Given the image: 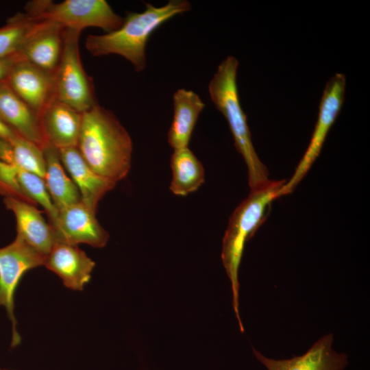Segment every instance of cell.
<instances>
[{"instance_id": "cell-1", "label": "cell", "mask_w": 370, "mask_h": 370, "mask_svg": "<svg viewBox=\"0 0 370 370\" xmlns=\"http://www.w3.org/2000/svg\"><path fill=\"white\" fill-rule=\"evenodd\" d=\"M77 148L90 168L117 183L131 168L132 138L114 114L99 104L82 114Z\"/></svg>"}, {"instance_id": "cell-2", "label": "cell", "mask_w": 370, "mask_h": 370, "mask_svg": "<svg viewBox=\"0 0 370 370\" xmlns=\"http://www.w3.org/2000/svg\"><path fill=\"white\" fill-rule=\"evenodd\" d=\"M186 0H171L156 7L145 3L142 12H128L117 29L101 35H88L85 46L95 57L116 54L122 56L140 72L146 66L145 48L152 33L170 18L190 10Z\"/></svg>"}, {"instance_id": "cell-3", "label": "cell", "mask_w": 370, "mask_h": 370, "mask_svg": "<svg viewBox=\"0 0 370 370\" xmlns=\"http://www.w3.org/2000/svg\"><path fill=\"white\" fill-rule=\"evenodd\" d=\"M286 180H270L251 190L232 214L223 238L221 259L231 282L232 305L241 331H244L238 310V269L245 245L263 223L273 201L280 197V190Z\"/></svg>"}, {"instance_id": "cell-4", "label": "cell", "mask_w": 370, "mask_h": 370, "mask_svg": "<svg viewBox=\"0 0 370 370\" xmlns=\"http://www.w3.org/2000/svg\"><path fill=\"white\" fill-rule=\"evenodd\" d=\"M238 60L232 56L224 59L208 85L210 97L226 119L234 138L235 147L242 155L247 168L251 190L271 180L267 166L260 160L252 143L247 116L240 104L236 82Z\"/></svg>"}, {"instance_id": "cell-5", "label": "cell", "mask_w": 370, "mask_h": 370, "mask_svg": "<svg viewBox=\"0 0 370 370\" xmlns=\"http://www.w3.org/2000/svg\"><path fill=\"white\" fill-rule=\"evenodd\" d=\"M25 10L38 21L80 32L95 27L108 33L119 29L123 23V18L105 0H66L58 3L32 1L27 3Z\"/></svg>"}, {"instance_id": "cell-6", "label": "cell", "mask_w": 370, "mask_h": 370, "mask_svg": "<svg viewBox=\"0 0 370 370\" xmlns=\"http://www.w3.org/2000/svg\"><path fill=\"white\" fill-rule=\"evenodd\" d=\"M81 32L64 29L63 47L54 72V95L80 113L97 105L92 79L84 69L79 53Z\"/></svg>"}, {"instance_id": "cell-7", "label": "cell", "mask_w": 370, "mask_h": 370, "mask_svg": "<svg viewBox=\"0 0 370 370\" xmlns=\"http://www.w3.org/2000/svg\"><path fill=\"white\" fill-rule=\"evenodd\" d=\"M45 258L18 234L11 243L0 248V307L5 308L12 323V347L21 341L14 314L16 291L23 275L44 265Z\"/></svg>"}, {"instance_id": "cell-8", "label": "cell", "mask_w": 370, "mask_h": 370, "mask_svg": "<svg viewBox=\"0 0 370 370\" xmlns=\"http://www.w3.org/2000/svg\"><path fill=\"white\" fill-rule=\"evenodd\" d=\"M346 79L343 73H336L327 82L319 104L318 118L308 147L295 172L280 190V196L293 191L319 156L325 140L342 108Z\"/></svg>"}, {"instance_id": "cell-9", "label": "cell", "mask_w": 370, "mask_h": 370, "mask_svg": "<svg viewBox=\"0 0 370 370\" xmlns=\"http://www.w3.org/2000/svg\"><path fill=\"white\" fill-rule=\"evenodd\" d=\"M54 230L56 241L77 245L81 243L101 248L109 240V233L101 226L96 212L82 201L58 210Z\"/></svg>"}, {"instance_id": "cell-10", "label": "cell", "mask_w": 370, "mask_h": 370, "mask_svg": "<svg viewBox=\"0 0 370 370\" xmlns=\"http://www.w3.org/2000/svg\"><path fill=\"white\" fill-rule=\"evenodd\" d=\"M8 84L39 116L55 97L54 73L21 59L13 67Z\"/></svg>"}, {"instance_id": "cell-11", "label": "cell", "mask_w": 370, "mask_h": 370, "mask_svg": "<svg viewBox=\"0 0 370 370\" xmlns=\"http://www.w3.org/2000/svg\"><path fill=\"white\" fill-rule=\"evenodd\" d=\"M333 335L328 334L317 340L304 354L289 359L267 358L253 348L256 358L268 370H344L347 356L332 348Z\"/></svg>"}, {"instance_id": "cell-12", "label": "cell", "mask_w": 370, "mask_h": 370, "mask_svg": "<svg viewBox=\"0 0 370 370\" xmlns=\"http://www.w3.org/2000/svg\"><path fill=\"white\" fill-rule=\"evenodd\" d=\"M44 265L56 273L66 288L81 291L91 279L95 262L77 245L56 241Z\"/></svg>"}, {"instance_id": "cell-13", "label": "cell", "mask_w": 370, "mask_h": 370, "mask_svg": "<svg viewBox=\"0 0 370 370\" xmlns=\"http://www.w3.org/2000/svg\"><path fill=\"white\" fill-rule=\"evenodd\" d=\"M40 121L47 143L57 149L77 147L82 113L54 97L40 114Z\"/></svg>"}, {"instance_id": "cell-14", "label": "cell", "mask_w": 370, "mask_h": 370, "mask_svg": "<svg viewBox=\"0 0 370 370\" xmlns=\"http://www.w3.org/2000/svg\"><path fill=\"white\" fill-rule=\"evenodd\" d=\"M58 150L64 169L78 188L81 201L96 212L99 201L115 187L116 183L93 171L83 159L77 147Z\"/></svg>"}, {"instance_id": "cell-15", "label": "cell", "mask_w": 370, "mask_h": 370, "mask_svg": "<svg viewBox=\"0 0 370 370\" xmlns=\"http://www.w3.org/2000/svg\"><path fill=\"white\" fill-rule=\"evenodd\" d=\"M0 119L17 135L41 149L47 144L40 116L13 91L7 81L0 84Z\"/></svg>"}, {"instance_id": "cell-16", "label": "cell", "mask_w": 370, "mask_h": 370, "mask_svg": "<svg viewBox=\"0 0 370 370\" xmlns=\"http://www.w3.org/2000/svg\"><path fill=\"white\" fill-rule=\"evenodd\" d=\"M3 202L15 216L17 234L46 257L56 242L51 225L35 205L13 198H4Z\"/></svg>"}, {"instance_id": "cell-17", "label": "cell", "mask_w": 370, "mask_h": 370, "mask_svg": "<svg viewBox=\"0 0 370 370\" xmlns=\"http://www.w3.org/2000/svg\"><path fill=\"white\" fill-rule=\"evenodd\" d=\"M64 28L42 21L26 39L18 53L23 59L47 71L54 73L63 47Z\"/></svg>"}, {"instance_id": "cell-18", "label": "cell", "mask_w": 370, "mask_h": 370, "mask_svg": "<svg viewBox=\"0 0 370 370\" xmlns=\"http://www.w3.org/2000/svg\"><path fill=\"white\" fill-rule=\"evenodd\" d=\"M173 116L167 140L175 149L188 147L198 117L205 108L199 95L193 90L180 88L173 96Z\"/></svg>"}, {"instance_id": "cell-19", "label": "cell", "mask_w": 370, "mask_h": 370, "mask_svg": "<svg viewBox=\"0 0 370 370\" xmlns=\"http://www.w3.org/2000/svg\"><path fill=\"white\" fill-rule=\"evenodd\" d=\"M45 161L44 182L58 210L81 201L78 188L64 171L58 150L47 143L42 149Z\"/></svg>"}, {"instance_id": "cell-20", "label": "cell", "mask_w": 370, "mask_h": 370, "mask_svg": "<svg viewBox=\"0 0 370 370\" xmlns=\"http://www.w3.org/2000/svg\"><path fill=\"white\" fill-rule=\"evenodd\" d=\"M170 165L172 180L169 188L175 195L186 196L197 190L204 182V169L188 147L175 149Z\"/></svg>"}, {"instance_id": "cell-21", "label": "cell", "mask_w": 370, "mask_h": 370, "mask_svg": "<svg viewBox=\"0 0 370 370\" xmlns=\"http://www.w3.org/2000/svg\"><path fill=\"white\" fill-rule=\"evenodd\" d=\"M41 21L25 13H18L0 27V58L18 53L26 39Z\"/></svg>"}, {"instance_id": "cell-22", "label": "cell", "mask_w": 370, "mask_h": 370, "mask_svg": "<svg viewBox=\"0 0 370 370\" xmlns=\"http://www.w3.org/2000/svg\"><path fill=\"white\" fill-rule=\"evenodd\" d=\"M12 146V163L42 180L45 173V161L42 149L34 143L18 135L10 140Z\"/></svg>"}, {"instance_id": "cell-23", "label": "cell", "mask_w": 370, "mask_h": 370, "mask_svg": "<svg viewBox=\"0 0 370 370\" xmlns=\"http://www.w3.org/2000/svg\"><path fill=\"white\" fill-rule=\"evenodd\" d=\"M20 169L0 160V195L4 198H13L29 203L21 188Z\"/></svg>"}, {"instance_id": "cell-24", "label": "cell", "mask_w": 370, "mask_h": 370, "mask_svg": "<svg viewBox=\"0 0 370 370\" xmlns=\"http://www.w3.org/2000/svg\"><path fill=\"white\" fill-rule=\"evenodd\" d=\"M21 59L19 53L0 58V84L8 80L13 67Z\"/></svg>"}, {"instance_id": "cell-25", "label": "cell", "mask_w": 370, "mask_h": 370, "mask_svg": "<svg viewBox=\"0 0 370 370\" xmlns=\"http://www.w3.org/2000/svg\"><path fill=\"white\" fill-rule=\"evenodd\" d=\"M17 134L5 125L0 119V138L12 140Z\"/></svg>"}, {"instance_id": "cell-26", "label": "cell", "mask_w": 370, "mask_h": 370, "mask_svg": "<svg viewBox=\"0 0 370 370\" xmlns=\"http://www.w3.org/2000/svg\"><path fill=\"white\" fill-rule=\"evenodd\" d=\"M0 370H10V369H0Z\"/></svg>"}]
</instances>
